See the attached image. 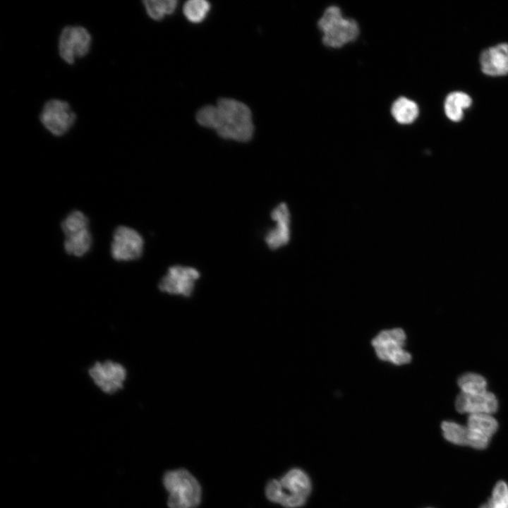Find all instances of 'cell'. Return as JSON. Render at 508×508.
Segmentation results:
<instances>
[{
	"label": "cell",
	"instance_id": "obj_1",
	"mask_svg": "<svg viewBox=\"0 0 508 508\" xmlns=\"http://www.w3.org/2000/svg\"><path fill=\"white\" fill-rule=\"evenodd\" d=\"M196 120L200 126L215 130L224 139L248 142L253 135L251 111L236 99L221 98L216 106H204L198 110Z\"/></svg>",
	"mask_w": 508,
	"mask_h": 508
},
{
	"label": "cell",
	"instance_id": "obj_2",
	"mask_svg": "<svg viewBox=\"0 0 508 508\" xmlns=\"http://www.w3.org/2000/svg\"><path fill=\"white\" fill-rule=\"evenodd\" d=\"M316 28L321 34L322 46L332 50L355 43L361 34L358 21L353 17L344 16L341 7L336 4L324 8L316 21Z\"/></svg>",
	"mask_w": 508,
	"mask_h": 508
},
{
	"label": "cell",
	"instance_id": "obj_3",
	"mask_svg": "<svg viewBox=\"0 0 508 508\" xmlns=\"http://www.w3.org/2000/svg\"><path fill=\"white\" fill-rule=\"evenodd\" d=\"M310 490L308 475L299 468H293L279 480H270L265 487V495L270 501L286 508H297L306 502Z\"/></svg>",
	"mask_w": 508,
	"mask_h": 508
},
{
	"label": "cell",
	"instance_id": "obj_4",
	"mask_svg": "<svg viewBox=\"0 0 508 508\" xmlns=\"http://www.w3.org/2000/svg\"><path fill=\"white\" fill-rule=\"evenodd\" d=\"M163 484L169 494L167 500L169 508H196L200 503V485L187 470L179 468L166 472Z\"/></svg>",
	"mask_w": 508,
	"mask_h": 508
},
{
	"label": "cell",
	"instance_id": "obj_5",
	"mask_svg": "<svg viewBox=\"0 0 508 508\" xmlns=\"http://www.w3.org/2000/svg\"><path fill=\"white\" fill-rule=\"evenodd\" d=\"M61 227L65 235L64 247L68 255L82 257L89 251L92 236L88 219L82 212L69 213L61 222Z\"/></svg>",
	"mask_w": 508,
	"mask_h": 508
},
{
	"label": "cell",
	"instance_id": "obj_6",
	"mask_svg": "<svg viewBox=\"0 0 508 508\" xmlns=\"http://www.w3.org/2000/svg\"><path fill=\"white\" fill-rule=\"evenodd\" d=\"M200 277L199 271L193 267L171 266L159 281L158 287L164 294L188 298L192 296Z\"/></svg>",
	"mask_w": 508,
	"mask_h": 508
},
{
	"label": "cell",
	"instance_id": "obj_7",
	"mask_svg": "<svg viewBox=\"0 0 508 508\" xmlns=\"http://www.w3.org/2000/svg\"><path fill=\"white\" fill-rule=\"evenodd\" d=\"M405 339L404 332L397 328L382 332L373 339L372 344L380 359L401 365L411 359V355L402 349Z\"/></svg>",
	"mask_w": 508,
	"mask_h": 508
},
{
	"label": "cell",
	"instance_id": "obj_8",
	"mask_svg": "<svg viewBox=\"0 0 508 508\" xmlns=\"http://www.w3.org/2000/svg\"><path fill=\"white\" fill-rule=\"evenodd\" d=\"M143 247V238L137 231L120 226L113 234L111 255L116 261L135 260L142 255Z\"/></svg>",
	"mask_w": 508,
	"mask_h": 508
},
{
	"label": "cell",
	"instance_id": "obj_9",
	"mask_svg": "<svg viewBox=\"0 0 508 508\" xmlns=\"http://www.w3.org/2000/svg\"><path fill=\"white\" fill-rule=\"evenodd\" d=\"M88 373L96 386L108 394L121 389L127 375L123 365L112 361L95 363L89 368Z\"/></svg>",
	"mask_w": 508,
	"mask_h": 508
},
{
	"label": "cell",
	"instance_id": "obj_10",
	"mask_svg": "<svg viewBox=\"0 0 508 508\" xmlns=\"http://www.w3.org/2000/svg\"><path fill=\"white\" fill-rule=\"evenodd\" d=\"M90 43V35L85 28L67 26L64 28L59 37L60 56L68 64H73L75 59L88 52Z\"/></svg>",
	"mask_w": 508,
	"mask_h": 508
},
{
	"label": "cell",
	"instance_id": "obj_11",
	"mask_svg": "<svg viewBox=\"0 0 508 508\" xmlns=\"http://www.w3.org/2000/svg\"><path fill=\"white\" fill-rule=\"evenodd\" d=\"M75 114L69 104L62 100L52 99L44 106L40 121L44 127L54 135H62L73 126Z\"/></svg>",
	"mask_w": 508,
	"mask_h": 508
},
{
	"label": "cell",
	"instance_id": "obj_12",
	"mask_svg": "<svg viewBox=\"0 0 508 508\" xmlns=\"http://www.w3.org/2000/svg\"><path fill=\"white\" fill-rule=\"evenodd\" d=\"M466 426L469 431V447L483 449L488 446L498 428V423L491 414H471Z\"/></svg>",
	"mask_w": 508,
	"mask_h": 508
},
{
	"label": "cell",
	"instance_id": "obj_13",
	"mask_svg": "<svg viewBox=\"0 0 508 508\" xmlns=\"http://www.w3.org/2000/svg\"><path fill=\"white\" fill-rule=\"evenodd\" d=\"M455 408L461 413L492 415L497 410L498 401L495 395L488 391L477 394L461 392L456 399Z\"/></svg>",
	"mask_w": 508,
	"mask_h": 508
},
{
	"label": "cell",
	"instance_id": "obj_14",
	"mask_svg": "<svg viewBox=\"0 0 508 508\" xmlns=\"http://www.w3.org/2000/svg\"><path fill=\"white\" fill-rule=\"evenodd\" d=\"M274 227L267 232L265 242L271 249L286 245L290 238V213L285 203H280L271 212Z\"/></svg>",
	"mask_w": 508,
	"mask_h": 508
},
{
	"label": "cell",
	"instance_id": "obj_15",
	"mask_svg": "<svg viewBox=\"0 0 508 508\" xmlns=\"http://www.w3.org/2000/svg\"><path fill=\"white\" fill-rule=\"evenodd\" d=\"M482 71L490 76L508 74V44L501 43L484 50L480 56Z\"/></svg>",
	"mask_w": 508,
	"mask_h": 508
},
{
	"label": "cell",
	"instance_id": "obj_16",
	"mask_svg": "<svg viewBox=\"0 0 508 508\" xmlns=\"http://www.w3.org/2000/svg\"><path fill=\"white\" fill-rule=\"evenodd\" d=\"M419 112L418 104L406 96L397 97L390 104V116L399 125L412 124L418 119Z\"/></svg>",
	"mask_w": 508,
	"mask_h": 508
},
{
	"label": "cell",
	"instance_id": "obj_17",
	"mask_svg": "<svg viewBox=\"0 0 508 508\" xmlns=\"http://www.w3.org/2000/svg\"><path fill=\"white\" fill-rule=\"evenodd\" d=\"M471 103V98L466 93L452 92L447 96L445 101V114L451 121L458 122L464 116V109L469 107Z\"/></svg>",
	"mask_w": 508,
	"mask_h": 508
},
{
	"label": "cell",
	"instance_id": "obj_18",
	"mask_svg": "<svg viewBox=\"0 0 508 508\" xmlns=\"http://www.w3.org/2000/svg\"><path fill=\"white\" fill-rule=\"evenodd\" d=\"M444 437L449 442L469 446V431L466 425L454 421H444L441 425Z\"/></svg>",
	"mask_w": 508,
	"mask_h": 508
},
{
	"label": "cell",
	"instance_id": "obj_19",
	"mask_svg": "<svg viewBox=\"0 0 508 508\" xmlns=\"http://www.w3.org/2000/svg\"><path fill=\"white\" fill-rule=\"evenodd\" d=\"M457 384L462 393L477 394L486 392L487 382L479 374L467 373L460 376Z\"/></svg>",
	"mask_w": 508,
	"mask_h": 508
},
{
	"label": "cell",
	"instance_id": "obj_20",
	"mask_svg": "<svg viewBox=\"0 0 508 508\" xmlns=\"http://www.w3.org/2000/svg\"><path fill=\"white\" fill-rule=\"evenodd\" d=\"M148 16L158 20L172 13L177 4L175 0H146L143 1Z\"/></svg>",
	"mask_w": 508,
	"mask_h": 508
},
{
	"label": "cell",
	"instance_id": "obj_21",
	"mask_svg": "<svg viewBox=\"0 0 508 508\" xmlns=\"http://www.w3.org/2000/svg\"><path fill=\"white\" fill-rule=\"evenodd\" d=\"M210 8V4L205 0H189L183 7L185 17L192 23L202 22Z\"/></svg>",
	"mask_w": 508,
	"mask_h": 508
},
{
	"label": "cell",
	"instance_id": "obj_22",
	"mask_svg": "<svg viewBox=\"0 0 508 508\" xmlns=\"http://www.w3.org/2000/svg\"><path fill=\"white\" fill-rule=\"evenodd\" d=\"M480 508H508V485L502 480L495 485L492 495Z\"/></svg>",
	"mask_w": 508,
	"mask_h": 508
}]
</instances>
